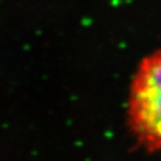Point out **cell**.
<instances>
[{
  "label": "cell",
  "mask_w": 161,
  "mask_h": 161,
  "mask_svg": "<svg viewBox=\"0 0 161 161\" xmlns=\"http://www.w3.org/2000/svg\"><path fill=\"white\" fill-rule=\"evenodd\" d=\"M129 127L147 152H161V49L141 60L132 80Z\"/></svg>",
  "instance_id": "1"
}]
</instances>
